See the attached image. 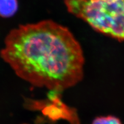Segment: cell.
<instances>
[{
	"mask_svg": "<svg viewBox=\"0 0 124 124\" xmlns=\"http://www.w3.org/2000/svg\"><path fill=\"white\" fill-rule=\"evenodd\" d=\"M4 43L1 58L34 86L61 91L83 78L81 46L69 29L52 20L20 25Z\"/></svg>",
	"mask_w": 124,
	"mask_h": 124,
	"instance_id": "6da1fadb",
	"label": "cell"
},
{
	"mask_svg": "<svg viewBox=\"0 0 124 124\" xmlns=\"http://www.w3.org/2000/svg\"><path fill=\"white\" fill-rule=\"evenodd\" d=\"M70 13L98 32L124 40V0H64Z\"/></svg>",
	"mask_w": 124,
	"mask_h": 124,
	"instance_id": "7a4b0ae2",
	"label": "cell"
},
{
	"mask_svg": "<svg viewBox=\"0 0 124 124\" xmlns=\"http://www.w3.org/2000/svg\"><path fill=\"white\" fill-rule=\"evenodd\" d=\"M17 0H0V16L9 18L13 16L18 10Z\"/></svg>",
	"mask_w": 124,
	"mask_h": 124,
	"instance_id": "3957f363",
	"label": "cell"
},
{
	"mask_svg": "<svg viewBox=\"0 0 124 124\" xmlns=\"http://www.w3.org/2000/svg\"><path fill=\"white\" fill-rule=\"evenodd\" d=\"M92 124H122L121 121L117 117L112 116H101L95 118Z\"/></svg>",
	"mask_w": 124,
	"mask_h": 124,
	"instance_id": "277c9868",
	"label": "cell"
},
{
	"mask_svg": "<svg viewBox=\"0 0 124 124\" xmlns=\"http://www.w3.org/2000/svg\"><path fill=\"white\" fill-rule=\"evenodd\" d=\"M92 1H97V0H92ZM101 1H114V0H101Z\"/></svg>",
	"mask_w": 124,
	"mask_h": 124,
	"instance_id": "5b68a950",
	"label": "cell"
}]
</instances>
